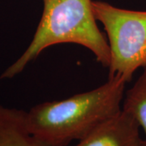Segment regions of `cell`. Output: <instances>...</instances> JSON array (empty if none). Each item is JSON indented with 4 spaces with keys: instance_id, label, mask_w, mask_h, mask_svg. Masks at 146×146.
Instances as JSON below:
<instances>
[{
    "instance_id": "cell-3",
    "label": "cell",
    "mask_w": 146,
    "mask_h": 146,
    "mask_svg": "<svg viewBox=\"0 0 146 146\" xmlns=\"http://www.w3.org/2000/svg\"><path fill=\"white\" fill-rule=\"evenodd\" d=\"M93 9L107 36L109 77L119 76L127 83L138 68L146 67V11L123 9L94 0Z\"/></svg>"
},
{
    "instance_id": "cell-6",
    "label": "cell",
    "mask_w": 146,
    "mask_h": 146,
    "mask_svg": "<svg viewBox=\"0 0 146 146\" xmlns=\"http://www.w3.org/2000/svg\"><path fill=\"white\" fill-rule=\"evenodd\" d=\"M122 109L136 120L145 132L146 142V67L134 85L127 92Z\"/></svg>"
},
{
    "instance_id": "cell-1",
    "label": "cell",
    "mask_w": 146,
    "mask_h": 146,
    "mask_svg": "<svg viewBox=\"0 0 146 146\" xmlns=\"http://www.w3.org/2000/svg\"><path fill=\"white\" fill-rule=\"evenodd\" d=\"M126 83L111 76L93 90L36 105L26 112L28 127L48 146L80 141L122 110Z\"/></svg>"
},
{
    "instance_id": "cell-5",
    "label": "cell",
    "mask_w": 146,
    "mask_h": 146,
    "mask_svg": "<svg viewBox=\"0 0 146 146\" xmlns=\"http://www.w3.org/2000/svg\"><path fill=\"white\" fill-rule=\"evenodd\" d=\"M0 146H48L32 133L26 111L0 106Z\"/></svg>"
},
{
    "instance_id": "cell-4",
    "label": "cell",
    "mask_w": 146,
    "mask_h": 146,
    "mask_svg": "<svg viewBox=\"0 0 146 146\" xmlns=\"http://www.w3.org/2000/svg\"><path fill=\"white\" fill-rule=\"evenodd\" d=\"M140 128L133 116L122 109L74 146H141Z\"/></svg>"
},
{
    "instance_id": "cell-7",
    "label": "cell",
    "mask_w": 146,
    "mask_h": 146,
    "mask_svg": "<svg viewBox=\"0 0 146 146\" xmlns=\"http://www.w3.org/2000/svg\"><path fill=\"white\" fill-rule=\"evenodd\" d=\"M141 146H146V142H145V140H144V141H143V143L141 144Z\"/></svg>"
},
{
    "instance_id": "cell-2",
    "label": "cell",
    "mask_w": 146,
    "mask_h": 146,
    "mask_svg": "<svg viewBox=\"0 0 146 146\" xmlns=\"http://www.w3.org/2000/svg\"><path fill=\"white\" fill-rule=\"evenodd\" d=\"M94 0H43L41 20L30 44L0 79L17 76L51 46L74 43L87 48L103 67L109 68L110 52L107 39L100 31L93 9Z\"/></svg>"
}]
</instances>
